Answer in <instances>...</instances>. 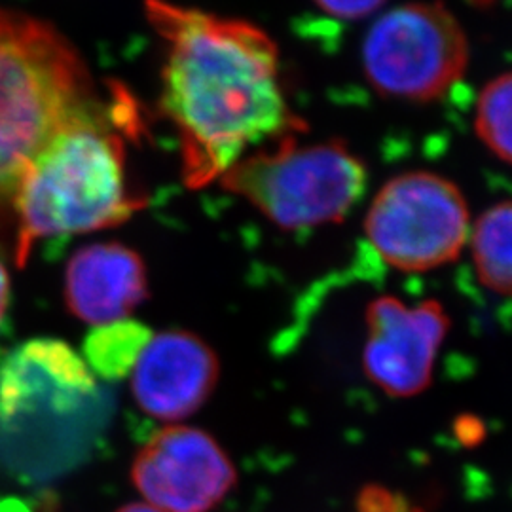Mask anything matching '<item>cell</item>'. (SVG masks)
Segmentation results:
<instances>
[{
  "label": "cell",
  "mask_w": 512,
  "mask_h": 512,
  "mask_svg": "<svg viewBox=\"0 0 512 512\" xmlns=\"http://www.w3.org/2000/svg\"><path fill=\"white\" fill-rule=\"evenodd\" d=\"M145 8L167 46L162 109L179 129L190 188L213 183L247 148L294 126L266 33L165 0H147Z\"/></svg>",
  "instance_id": "1"
},
{
  "label": "cell",
  "mask_w": 512,
  "mask_h": 512,
  "mask_svg": "<svg viewBox=\"0 0 512 512\" xmlns=\"http://www.w3.org/2000/svg\"><path fill=\"white\" fill-rule=\"evenodd\" d=\"M143 205L126 183L124 143L93 103L40 150L19 183L16 264L27 262L38 239L112 228Z\"/></svg>",
  "instance_id": "2"
},
{
  "label": "cell",
  "mask_w": 512,
  "mask_h": 512,
  "mask_svg": "<svg viewBox=\"0 0 512 512\" xmlns=\"http://www.w3.org/2000/svg\"><path fill=\"white\" fill-rule=\"evenodd\" d=\"M92 80L54 27L0 8V211L55 135L92 107Z\"/></svg>",
  "instance_id": "3"
},
{
  "label": "cell",
  "mask_w": 512,
  "mask_h": 512,
  "mask_svg": "<svg viewBox=\"0 0 512 512\" xmlns=\"http://www.w3.org/2000/svg\"><path fill=\"white\" fill-rule=\"evenodd\" d=\"M220 181L279 228L302 230L344 219L365 194L366 169L342 143L283 139L241 158Z\"/></svg>",
  "instance_id": "4"
},
{
  "label": "cell",
  "mask_w": 512,
  "mask_h": 512,
  "mask_svg": "<svg viewBox=\"0 0 512 512\" xmlns=\"http://www.w3.org/2000/svg\"><path fill=\"white\" fill-rule=\"evenodd\" d=\"M365 232L391 268L431 272L454 262L469 243V205L450 179L410 171L378 190L366 213Z\"/></svg>",
  "instance_id": "5"
},
{
  "label": "cell",
  "mask_w": 512,
  "mask_h": 512,
  "mask_svg": "<svg viewBox=\"0 0 512 512\" xmlns=\"http://www.w3.org/2000/svg\"><path fill=\"white\" fill-rule=\"evenodd\" d=\"M469 44L439 2L404 4L374 23L363 44V65L372 88L384 97L429 103L465 74Z\"/></svg>",
  "instance_id": "6"
},
{
  "label": "cell",
  "mask_w": 512,
  "mask_h": 512,
  "mask_svg": "<svg viewBox=\"0 0 512 512\" xmlns=\"http://www.w3.org/2000/svg\"><path fill=\"white\" fill-rule=\"evenodd\" d=\"M131 480L150 507L162 512H209L234 488L238 473L209 433L165 427L139 450Z\"/></svg>",
  "instance_id": "7"
},
{
  "label": "cell",
  "mask_w": 512,
  "mask_h": 512,
  "mask_svg": "<svg viewBox=\"0 0 512 512\" xmlns=\"http://www.w3.org/2000/svg\"><path fill=\"white\" fill-rule=\"evenodd\" d=\"M448 327V315L435 300L412 306L378 296L366 310V378L395 399L420 395L431 385Z\"/></svg>",
  "instance_id": "8"
},
{
  "label": "cell",
  "mask_w": 512,
  "mask_h": 512,
  "mask_svg": "<svg viewBox=\"0 0 512 512\" xmlns=\"http://www.w3.org/2000/svg\"><path fill=\"white\" fill-rule=\"evenodd\" d=\"M219 359L202 338L165 330L148 338L133 361L131 393L154 420L181 421L200 410L219 382Z\"/></svg>",
  "instance_id": "9"
},
{
  "label": "cell",
  "mask_w": 512,
  "mask_h": 512,
  "mask_svg": "<svg viewBox=\"0 0 512 512\" xmlns=\"http://www.w3.org/2000/svg\"><path fill=\"white\" fill-rule=\"evenodd\" d=\"M95 393L84 359L59 340H33L0 368V421L12 423L42 408L71 410Z\"/></svg>",
  "instance_id": "10"
},
{
  "label": "cell",
  "mask_w": 512,
  "mask_h": 512,
  "mask_svg": "<svg viewBox=\"0 0 512 512\" xmlns=\"http://www.w3.org/2000/svg\"><path fill=\"white\" fill-rule=\"evenodd\" d=\"M147 298L143 258L120 243H93L69 260L65 300L93 327L120 323Z\"/></svg>",
  "instance_id": "11"
},
{
  "label": "cell",
  "mask_w": 512,
  "mask_h": 512,
  "mask_svg": "<svg viewBox=\"0 0 512 512\" xmlns=\"http://www.w3.org/2000/svg\"><path fill=\"white\" fill-rule=\"evenodd\" d=\"M475 272L484 287L512 298V200L486 209L469 234Z\"/></svg>",
  "instance_id": "12"
},
{
  "label": "cell",
  "mask_w": 512,
  "mask_h": 512,
  "mask_svg": "<svg viewBox=\"0 0 512 512\" xmlns=\"http://www.w3.org/2000/svg\"><path fill=\"white\" fill-rule=\"evenodd\" d=\"M475 129L497 160L512 165V73L497 76L480 93Z\"/></svg>",
  "instance_id": "13"
},
{
  "label": "cell",
  "mask_w": 512,
  "mask_h": 512,
  "mask_svg": "<svg viewBox=\"0 0 512 512\" xmlns=\"http://www.w3.org/2000/svg\"><path fill=\"white\" fill-rule=\"evenodd\" d=\"M385 0H315V4L330 16L342 19L365 18L378 10Z\"/></svg>",
  "instance_id": "14"
},
{
  "label": "cell",
  "mask_w": 512,
  "mask_h": 512,
  "mask_svg": "<svg viewBox=\"0 0 512 512\" xmlns=\"http://www.w3.org/2000/svg\"><path fill=\"white\" fill-rule=\"evenodd\" d=\"M8 304H10V277H8L6 268L0 262V325H2L4 317H6Z\"/></svg>",
  "instance_id": "15"
},
{
  "label": "cell",
  "mask_w": 512,
  "mask_h": 512,
  "mask_svg": "<svg viewBox=\"0 0 512 512\" xmlns=\"http://www.w3.org/2000/svg\"><path fill=\"white\" fill-rule=\"evenodd\" d=\"M116 512H162L158 511V509H154V507H150L148 503H131V505H126V507H122L120 511Z\"/></svg>",
  "instance_id": "16"
}]
</instances>
